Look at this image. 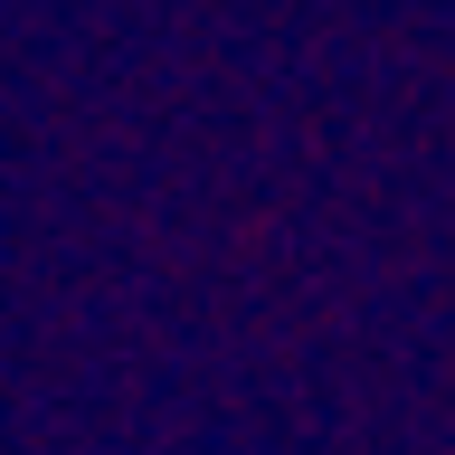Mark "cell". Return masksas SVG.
Instances as JSON below:
<instances>
[]
</instances>
